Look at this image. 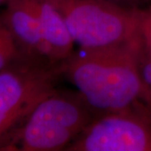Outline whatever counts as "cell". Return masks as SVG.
<instances>
[{
  "mask_svg": "<svg viewBox=\"0 0 151 151\" xmlns=\"http://www.w3.org/2000/svg\"><path fill=\"white\" fill-rule=\"evenodd\" d=\"M141 54L139 32L124 43L72 53L61 62L62 71L95 112L132 109L144 97Z\"/></svg>",
  "mask_w": 151,
  "mask_h": 151,
  "instance_id": "6da1fadb",
  "label": "cell"
},
{
  "mask_svg": "<svg viewBox=\"0 0 151 151\" xmlns=\"http://www.w3.org/2000/svg\"><path fill=\"white\" fill-rule=\"evenodd\" d=\"M0 15L14 38L21 53L42 61L55 63L40 21L28 0H7Z\"/></svg>",
  "mask_w": 151,
  "mask_h": 151,
  "instance_id": "8992f818",
  "label": "cell"
},
{
  "mask_svg": "<svg viewBox=\"0 0 151 151\" xmlns=\"http://www.w3.org/2000/svg\"><path fill=\"white\" fill-rule=\"evenodd\" d=\"M14 38L0 16V70L22 55Z\"/></svg>",
  "mask_w": 151,
  "mask_h": 151,
  "instance_id": "ba28073f",
  "label": "cell"
},
{
  "mask_svg": "<svg viewBox=\"0 0 151 151\" xmlns=\"http://www.w3.org/2000/svg\"><path fill=\"white\" fill-rule=\"evenodd\" d=\"M145 3H149V2H151V0H144Z\"/></svg>",
  "mask_w": 151,
  "mask_h": 151,
  "instance_id": "4fadbf2b",
  "label": "cell"
},
{
  "mask_svg": "<svg viewBox=\"0 0 151 151\" xmlns=\"http://www.w3.org/2000/svg\"><path fill=\"white\" fill-rule=\"evenodd\" d=\"M40 21L55 63H61L73 53L74 41L59 11L49 0H28Z\"/></svg>",
  "mask_w": 151,
  "mask_h": 151,
  "instance_id": "52a82bcc",
  "label": "cell"
},
{
  "mask_svg": "<svg viewBox=\"0 0 151 151\" xmlns=\"http://www.w3.org/2000/svg\"><path fill=\"white\" fill-rule=\"evenodd\" d=\"M7 0H0V6L3 5V4H5Z\"/></svg>",
  "mask_w": 151,
  "mask_h": 151,
  "instance_id": "7c38bea8",
  "label": "cell"
},
{
  "mask_svg": "<svg viewBox=\"0 0 151 151\" xmlns=\"http://www.w3.org/2000/svg\"><path fill=\"white\" fill-rule=\"evenodd\" d=\"M60 74L61 63L52 64L24 55L0 70V150H11L33 110L55 90Z\"/></svg>",
  "mask_w": 151,
  "mask_h": 151,
  "instance_id": "7a4b0ae2",
  "label": "cell"
},
{
  "mask_svg": "<svg viewBox=\"0 0 151 151\" xmlns=\"http://www.w3.org/2000/svg\"><path fill=\"white\" fill-rule=\"evenodd\" d=\"M145 108L146 112L148 113L150 119H151V92L150 93V95H149V97H148L145 103Z\"/></svg>",
  "mask_w": 151,
  "mask_h": 151,
  "instance_id": "8fae6325",
  "label": "cell"
},
{
  "mask_svg": "<svg viewBox=\"0 0 151 151\" xmlns=\"http://www.w3.org/2000/svg\"><path fill=\"white\" fill-rule=\"evenodd\" d=\"M66 151H151V119L143 108L100 113Z\"/></svg>",
  "mask_w": 151,
  "mask_h": 151,
  "instance_id": "5b68a950",
  "label": "cell"
},
{
  "mask_svg": "<svg viewBox=\"0 0 151 151\" xmlns=\"http://www.w3.org/2000/svg\"><path fill=\"white\" fill-rule=\"evenodd\" d=\"M59 11L74 43L81 49L127 42L139 35L138 8L109 0H49Z\"/></svg>",
  "mask_w": 151,
  "mask_h": 151,
  "instance_id": "277c9868",
  "label": "cell"
},
{
  "mask_svg": "<svg viewBox=\"0 0 151 151\" xmlns=\"http://www.w3.org/2000/svg\"><path fill=\"white\" fill-rule=\"evenodd\" d=\"M96 113L80 93L55 89L30 113L11 150H65L97 117Z\"/></svg>",
  "mask_w": 151,
  "mask_h": 151,
  "instance_id": "3957f363",
  "label": "cell"
},
{
  "mask_svg": "<svg viewBox=\"0 0 151 151\" xmlns=\"http://www.w3.org/2000/svg\"><path fill=\"white\" fill-rule=\"evenodd\" d=\"M139 32L142 41V53L151 60V6L138 8Z\"/></svg>",
  "mask_w": 151,
  "mask_h": 151,
  "instance_id": "9c48e42d",
  "label": "cell"
},
{
  "mask_svg": "<svg viewBox=\"0 0 151 151\" xmlns=\"http://www.w3.org/2000/svg\"><path fill=\"white\" fill-rule=\"evenodd\" d=\"M119 5L128 8H142V4H145L144 0H109Z\"/></svg>",
  "mask_w": 151,
  "mask_h": 151,
  "instance_id": "30bf717a",
  "label": "cell"
}]
</instances>
